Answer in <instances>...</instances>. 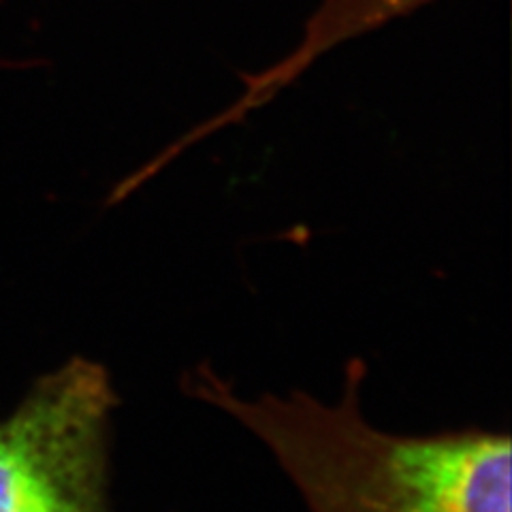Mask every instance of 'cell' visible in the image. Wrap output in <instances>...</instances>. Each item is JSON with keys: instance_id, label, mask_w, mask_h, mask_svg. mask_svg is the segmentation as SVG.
Instances as JSON below:
<instances>
[{"instance_id": "cell-1", "label": "cell", "mask_w": 512, "mask_h": 512, "mask_svg": "<svg viewBox=\"0 0 512 512\" xmlns=\"http://www.w3.org/2000/svg\"><path fill=\"white\" fill-rule=\"evenodd\" d=\"M365 380V361L352 359L333 402L303 391L246 395L199 363L182 387L250 431L310 512H510L506 431L395 434L367 419Z\"/></svg>"}, {"instance_id": "cell-2", "label": "cell", "mask_w": 512, "mask_h": 512, "mask_svg": "<svg viewBox=\"0 0 512 512\" xmlns=\"http://www.w3.org/2000/svg\"><path fill=\"white\" fill-rule=\"evenodd\" d=\"M120 404L99 361L37 380L0 421V512H111V423Z\"/></svg>"}, {"instance_id": "cell-3", "label": "cell", "mask_w": 512, "mask_h": 512, "mask_svg": "<svg viewBox=\"0 0 512 512\" xmlns=\"http://www.w3.org/2000/svg\"><path fill=\"white\" fill-rule=\"evenodd\" d=\"M431 3H436V0H320V7L306 22V32H303V39L293 54H288L274 67L265 69L259 75L244 73L242 79L246 90L231 107L195 126L190 133L173 141L167 150L156 154L150 163L128 175L126 180L114 188L111 199H126L139 186L152 180L158 171H163L186 148L195 146L197 141L205 137H212L222 128L244 122L248 114L274 101L286 86H291L299 75L306 73L320 56L329 54L333 47L363 37L367 32L378 30L397 18H406V15Z\"/></svg>"}]
</instances>
